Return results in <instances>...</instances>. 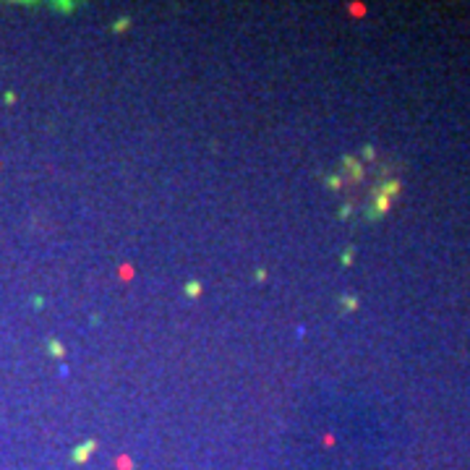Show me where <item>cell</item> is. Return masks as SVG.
<instances>
[{"label":"cell","mask_w":470,"mask_h":470,"mask_svg":"<svg viewBox=\"0 0 470 470\" xmlns=\"http://www.w3.org/2000/svg\"><path fill=\"white\" fill-rule=\"evenodd\" d=\"M183 290H186L188 298H199V295H201V282H196V279H188Z\"/></svg>","instance_id":"cell-6"},{"label":"cell","mask_w":470,"mask_h":470,"mask_svg":"<svg viewBox=\"0 0 470 470\" xmlns=\"http://www.w3.org/2000/svg\"><path fill=\"white\" fill-rule=\"evenodd\" d=\"M340 261H342V267H350V264H353V249H348V251H342V256H340Z\"/></svg>","instance_id":"cell-10"},{"label":"cell","mask_w":470,"mask_h":470,"mask_svg":"<svg viewBox=\"0 0 470 470\" xmlns=\"http://www.w3.org/2000/svg\"><path fill=\"white\" fill-rule=\"evenodd\" d=\"M97 447V444L92 442V439H89V442H84V444H81V447L76 449V452H73V460H76V463H84V460L89 457V455H92V449Z\"/></svg>","instance_id":"cell-5"},{"label":"cell","mask_w":470,"mask_h":470,"mask_svg":"<svg viewBox=\"0 0 470 470\" xmlns=\"http://www.w3.org/2000/svg\"><path fill=\"white\" fill-rule=\"evenodd\" d=\"M256 279H259V282H264V279H267V272H264V269H256Z\"/></svg>","instance_id":"cell-13"},{"label":"cell","mask_w":470,"mask_h":470,"mask_svg":"<svg viewBox=\"0 0 470 470\" xmlns=\"http://www.w3.org/2000/svg\"><path fill=\"white\" fill-rule=\"evenodd\" d=\"M400 188H402V183H400L397 178H392V180H384V183L379 186V191L387 194V196H392V199H394V196L400 194Z\"/></svg>","instance_id":"cell-3"},{"label":"cell","mask_w":470,"mask_h":470,"mask_svg":"<svg viewBox=\"0 0 470 470\" xmlns=\"http://www.w3.org/2000/svg\"><path fill=\"white\" fill-rule=\"evenodd\" d=\"M342 165H345V170L350 172L353 180H360V178H363V165H360L356 157H342Z\"/></svg>","instance_id":"cell-2"},{"label":"cell","mask_w":470,"mask_h":470,"mask_svg":"<svg viewBox=\"0 0 470 470\" xmlns=\"http://www.w3.org/2000/svg\"><path fill=\"white\" fill-rule=\"evenodd\" d=\"M340 303H342L345 311H356V308H358V298H356V295H342Z\"/></svg>","instance_id":"cell-7"},{"label":"cell","mask_w":470,"mask_h":470,"mask_svg":"<svg viewBox=\"0 0 470 470\" xmlns=\"http://www.w3.org/2000/svg\"><path fill=\"white\" fill-rule=\"evenodd\" d=\"M389 204H392V196H387V194H382V191H376L374 204H371V207L366 209V217H368V220H379L382 214H387Z\"/></svg>","instance_id":"cell-1"},{"label":"cell","mask_w":470,"mask_h":470,"mask_svg":"<svg viewBox=\"0 0 470 470\" xmlns=\"http://www.w3.org/2000/svg\"><path fill=\"white\" fill-rule=\"evenodd\" d=\"M348 214H350V204H345V207L340 209V217L345 220V217H348Z\"/></svg>","instance_id":"cell-12"},{"label":"cell","mask_w":470,"mask_h":470,"mask_svg":"<svg viewBox=\"0 0 470 470\" xmlns=\"http://www.w3.org/2000/svg\"><path fill=\"white\" fill-rule=\"evenodd\" d=\"M50 353H53L55 358H63V356H65V348H63L57 340H53V342H50Z\"/></svg>","instance_id":"cell-9"},{"label":"cell","mask_w":470,"mask_h":470,"mask_svg":"<svg viewBox=\"0 0 470 470\" xmlns=\"http://www.w3.org/2000/svg\"><path fill=\"white\" fill-rule=\"evenodd\" d=\"M363 160H374V146H363Z\"/></svg>","instance_id":"cell-11"},{"label":"cell","mask_w":470,"mask_h":470,"mask_svg":"<svg viewBox=\"0 0 470 470\" xmlns=\"http://www.w3.org/2000/svg\"><path fill=\"white\" fill-rule=\"evenodd\" d=\"M327 188L340 191V188H342V178H340V175H329V178H327Z\"/></svg>","instance_id":"cell-8"},{"label":"cell","mask_w":470,"mask_h":470,"mask_svg":"<svg viewBox=\"0 0 470 470\" xmlns=\"http://www.w3.org/2000/svg\"><path fill=\"white\" fill-rule=\"evenodd\" d=\"M131 24H134V19H131V16H120V19H115V21L110 24V31H112V34H123L126 29H131Z\"/></svg>","instance_id":"cell-4"}]
</instances>
